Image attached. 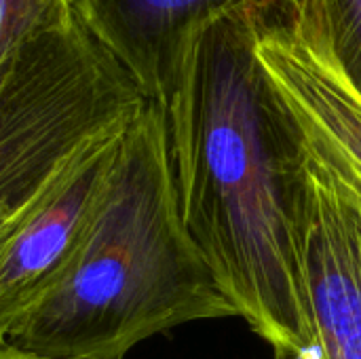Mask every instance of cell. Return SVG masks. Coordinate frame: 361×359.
Wrapping results in <instances>:
<instances>
[{
    "label": "cell",
    "instance_id": "cell-2",
    "mask_svg": "<svg viewBox=\"0 0 361 359\" xmlns=\"http://www.w3.org/2000/svg\"><path fill=\"white\" fill-rule=\"evenodd\" d=\"M222 317L239 313L184 224L167 112L148 102L78 252L0 343L47 359H123L154 334Z\"/></svg>",
    "mask_w": 361,
    "mask_h": 359
},
{
    "label": "cell",
    "instance_id": "cell-5",
    "mask_svg": "<svg viewBox=\"0 0 361 359\" xmlns=\"http://www.w3.org/2000/svg\"><path fill=\"white\" fill-rule=\"evenodd\" d=\"M258 53L296 110L311 154L361 199V99L302 36L298 0H264Z\"/></svg>",
    "mask_w": 361,
    "mask_h": 359
},
{
    "label": "cell",
    "instance_id": "cell-3",
    "mask_svg": "<svg viewBox=\"0 0 361 359\" xmlns=\"http://www.w3.org/2000/svg\"><path fill=\"white\" fill-rule=\"evenodd\" d=\"M148 102L82 11L0 51V224L74 152L131 123Z\"/></svg>",
    "mask_w": 361,
    "mask_h": 359
},
{
    "label": "cell",
    "instance_id": "cell-1",
    "mask_svg": "<svg viewBox=\"0 0 361 359\" xmlns=\"http://www.w3.org/2000/svg\"><path fill=\"white\" fill-rule=\"evenodd\" d=\"M262 4L201 25L165 112L192 241L252 332L275 355H307L319 353L302 267L311 148L258 53Z\"/></svg>",
    "mask_w": 361,
    "mask_h": 359
},
{
    "label": "cell",
    "instance_id": "cell-8",
    "mask_svg": "<svg viewBox=\"0 0 361 359\" xmlns=\"http://www.w3.org/2000/svg\"><path fill=\"white\" fill-rule=\"evenodd\" d=\"M298 25L361 99V0H298Z\"/></svg>",
    "mask_w": 361,
    "mask_h": 359
},
{
    "label": "cell",
    "instance_id": "cell-11",
    "mask_svg": "<svg viewBox=\"0 0 361 359\" xmlns=\"http://www.w3.org/2000/svg\"><path fill=\"white\" fill-rule=\"evenodd\" d=\"M275 359H322L319 353H307V355H275Z\"/></svg>",
    "mask_w": 361,
    "mask_h": 359
},
{
    "label": "cell",
    "instance_id": "cell-6",
    "mask_svg": "<svg viewBox=\"0 0 361 359\" xmlns=\"http://www.w3.org/2000/svg\"><path fill=\"white\" fill-rule=\"evenodd\" d=\"M302 267L322 359H361V199L311 154Z\"/></svg>",
    "mask_w": 361,
    "mask_h": 359
},
{
    "label": "cell",
    "instance_id": "cell-10",
    "mask_svg": "<svg viewBox=\"0 0 361 359\" xmlns=\"http://www.w3.org/2000/svg\"><path fill=\"white\" fill-rule=\"evenodd\" d=\"M0 359H47V358H36V355H27V353L15 351V349H11L8 345H2V343H0Z\"/></svg>",
    "mask_w": 361,
    "mask_h": 359
},
{
    "label": "cell",
    "instance_id": "cell-7",
    "mask_svg": "<svg viewBox=\"0 0 361 359\" xmlns=\"http://www.w3.org/2000/svg\"><path fill=\"white\" fill-rule=\"evenodd\" d=\"M254 0H78L97 36L135 74L150 102H173L192 38L214 15Z\"/></svg>",
    "mask_w": 361,
    "mask_h": 359
},
{
    "label": "cell",
    "instance_id": "cell-9",
    "mask_svg": "<svg viewBox=\"0 0 361 359\" xmlns=\"http://www.w3.org/2000/svg\"><path fill=\"white\" fill-rule=\"evenodd\" d=\"M78 11V0H0V51L63 23Z\"/></svg>",
    "mask_w": 361,
    "mask_h": 359
},
{
    "label": "cell",
    "instance_id": "cell-4",
    "mask_svg": "<svg viewBox=\"0 0 361 359\" xmlns=\"http://www.w3.org/2000/svg\"><path fill=\"white\" fill-rule=\"evenodd\" d=\"M127 127L85 144L13 220L0 224V330L30 309L78 252L108 190Z\"/></svg>",
    "mask_w": 361,
    "mask_h": 359
}]
</instances>
